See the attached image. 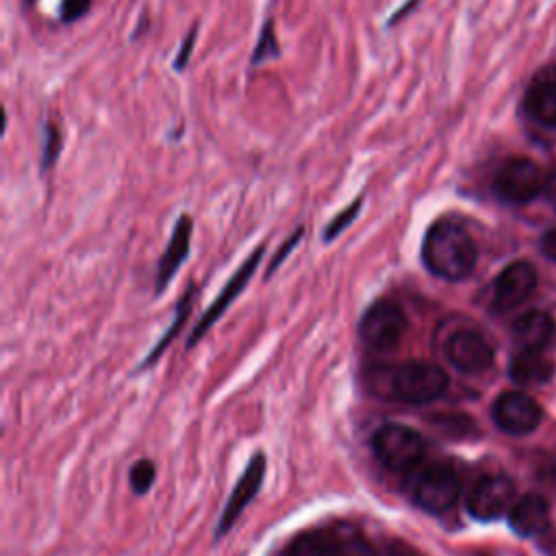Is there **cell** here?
Wrapping results in <instances>:
<instances>
[{"mask_svg": "<svg viewBox=\"0 0 556 556\" xmlns=\"http://www.w3.org/2000/svg\"><path fill=\"white\" fill-rule=\"evenodd\" d=\"M543 252L556 261V226L543 237Z\"/></svg>", "mask_w": 556, "mask_h": 556, "instance_id": "f1b7e54d", "label": "cell"}, {"mask_svg": "<svg viewBox=\"0 0 556 556\" xmlns=\"http://www.w3.org/2000/svg\"><path fill=\"white\" fill-rule=\"evenodd\" d=\"M195 41H198V22L185 33V37H182V41L178 46V52H176L174 63H172L176 72H185L187 70V65L191 61V54H193V48H195Z\"/></svg>", "mask_w": 556, "mask_h": 556, "instance_id": "d4e9b609", "label": "cell"}, {"mask_svg": "<svg viewBox=\"0 0 556 556\" xmlns=\"http://www.w3.org/2000/svg\"><path fill=\"white\" fill-rule=\"evenodd\" d=\"M189 298H191V289H189V291H187V295H185V298L178 302V313H176V319H174L176 324H172V328H169V330L163 334V339H161V341H159V343L152 348V352L148 354V358H146V363H143L141 367H148L150 363H154V358H159V354L165 350V345L172 341V337H174V334L180 330V326H182V321L187 319V315H189V308H191V306H189Z\"/></svg>", "mask_w": 556, "mask_h": 556, "instance_id": "cb8c5ba5", "label": "cell"}, {"mask_svg": "<svg viewBox=\"0 0 556 556\" xmlns=\"http://www.w3.org/2000/svg\"><path fill=\"white\" fill-rule=\"evenodd\" d=\"M91 2L93 0H61L59 2V22L74 24V22L83 20L89 13Z\"/></svg>", "mask_w": 556, "mask_h": 556, "instance_id": "484cf974", "label": "cell"}, {"mask_svg": "<svg viewBox=\"0 0 556 556\" xmlns=\"http://www.w3.org/2000/svg\"><path fill=\"white\" fill-rule=\"evenodd\" d=\"M376 458L395 473H410L426 454L424 437L404 424H384L371 437Z\"/></svg>", "mask_w": 556, "mask_h": 556, "instance_id": "3957f363", "label": "cell"}, {"mask_svg": "<svg viewBox=\"0 0 556 556\" xmlns=\"http://www.w3.org/2000/svg\"><path fill=\"white\" fill-rule=\"evenodd\" d=\"M526 111L534 122L556 128V80H543L530 87L526 96Z\"/></svg>", "mask_w": 556, "mask_h": 556, "instance_id": "e0dca14e", "label": "cell"}, {"mask_svg": "<svg viewBox=\"0 0 556 556\" xmlns=\"http://www.w3.org/2000/svg\"><path fill=\"white\" fill-rule=\"evenodd\" d=\"M302 235H304V228L300 226V228H298V230H295V232H293V235H291V237H289V239L282 243L280 252H278V254L274 256V261L269 263V269H267V274H271V271H274V269H276V267H278L282 261H285V258H287V254H289V252H291V250H293V248L300 243Z\"/></svg>", "mask_w": 556, "mask_h": 556, "instance_id": "4316f807", "label": "cell"}, {"mask_svg": "<svg viewBox=\"0 0 556 556\" xmlns=\"http://www.w3.org/2000/svg\"><path fill=\"white\" fill-rule=\"evenodd\" d=\"M478 258L471 235L452 217L430 224L421 241V261L439 278L463 280L471 274Z\"/></svg>", "mask_w": 556, "mask_h": 556, "instance_id": "7a4b0ae2", "label": "cell"}, {"mask_svg": "<svg viewBox=\"0 0 556 556\" xmlns=\"http://www.w3.org/2000/svg\"><path fill=\"white\" fill-rule=\"evenodd\" d=\"M554 337V321L543 311H528L515 324V339L519 348L543 350Z\"/></svg>", "mask_w": 556, "mask_h": 556, "instance_id": "2e32d148", "label": "cell"}, {"mask_svg": "<svg viewBox=\"0 0 556 556\" xmlns=\"http://www.w3.org/2000/svg\"><path fill=\"white\" fill-rule=\"evenodd\" d=\"M263 252H265V245H258L248 258H245V263L230 276V280L226 282V287L222 289V293L213 300V304L208 306V311L200 317V321L195 324V328H193V332H191V339H189V348L191 345H195L200 339H202V334L219 319V315L230 306V302L243 291V287L248 285V280L254 276V271H256V267H258V263H261V258H263Z\"/></svg>", "mask_w": 556, "mask_h": 556, "instance_id": "8fae6325", "label": "cell"}, {"mask_svg": "<svg viewBox=\"0 0 556 556\" xmlns=\"http://www.w3.org/2000/svg\"><path fill=\"white\" fill-rule=\"evenodd\" d=\"M265 469H267V460H265V454L258 452L250 458L245 471L241 473V478L237 480L224 510H222V517H219V523H217V532L215 536H224L230 532L232 523L241 517V513L245 510V506L254 500V495L258 493L261 484H263V478H265Z\"/></svg>", "mask_w": 556, "mask_h": 556, "instance_id": "9c48e42d", "label": "cell"}, {"mask_svg": "<svg viewBox=\"0 0 556 556\" xmlns=\"http://www.w3.org/2000/svg\"><path fill=\"white\" fill-rule=\"evenodd\" d=\"M278 56H280V43H278V37L274 30V20L267 17L258 30V39L250 54V67H258Z\"/></svg>", "mask_w": 556, "mask_h": 556, "instance_id": "ffe728a7", "label": "cell"}, {"mask_svg": "<svg viewBox=\"0 0 556 556\" xmlns=\"http://www.w3.org/2000/svg\"><path fill=\"white\" fill-rule=\"evenodd\" d=\"M154 478H156V467L150 458H141L137 460L132 467H130V473H128V480H130V489L137 493V495H143L150 491V486L154 484Z\"/></svg>", "mask_w": 556, "mask_h": 556, "instance_id": "603a6c76", "label": "cell"}, {"mask_svg": "<svg viewBox=\"0 0 556 556\" xmlns=\"http://www.w3.org/2000/svg\"><path fill=\"white\" fill-rule=\"evenodd\" d=\"M536 285V271L528 261H515L500 271L493 282V306L497 311H510L519 306Z\"/></svg>", "mask_w": 556, "mask_h": 556, "instance_id": "7c38bea8", "label": "cell"}, {"mask_svg": "<svg viewBox=\"0 0 556 556\" xmlns=\"http://www.w3.org/2000/svg\"><path fill=\"white\" fill-rule=\"evenodd\" d=\"M406 328L408 321L404 311L391 300H378L365 311L358 332L369 350L384 354L393 352L402 343Z\"/></svg>", "mask_w": 556, "mask_h": 556, "instance_id": "5b68a950", "label": "cell"}, {"mask_svg": "<svg viewBox=\"0 0 556 556\" xmlns=\"http://www.w3.org/2000/svg\"><path fill=\"white\" fill-rule=\"evenodd\" d=\"M545 176L541 167L523 156L502 163L493 178V191L508 204H526L545 189Z\"/></svg>", "mask_w": 556, "mask_h": 556, "instance_id": "8992f818", "label": "cell"}, {"mask_svg": "<svg viewBox=\"0 0 556 556\" xmlns=\"http://www.w3.org/2000/svg\"><path fill=\"white\" fill-rule=\"evenodd\" d=\"M419 2H421V0H406V2H402V4L389 15V20L384 22V28H393V26H395L397 22H402Z\"/></svg>", "mask_w": 556, "mask_h": 556, "instance_id": "83f0119b", "label": "cell"}, {"mask_svg": "<svg viewBox=\"0 0 556 556\" xmlns=\"http://www.w3.org/2000/svg\"><path fill=\"white\" fill-rule=\"evenodd\" d=\"M285 556H334L328 528L302 532L291 541Z\"/></svg>", "mask_w": 556, "mask_h": 556, "instance_id": "d6986e66", "label": "cell"}, {"mask_svg": "<svg viewBox=\"0 0 556 556\" xmlns=\"http://www.w3.org/2000/svg\"><path fill=\"white\" fill-rule=\"evenodd\" d=\"M515 484L506 476H486L476 482L467 497V508L476 519L491 521L513 508Z\"/></svg>", "mask_w": 556, "mask_h": 556, "instance_id": "ba28073f", "label": "cell"}, {"mask_svg": "<svg viewBox=\"0 0 556 556\" xmlns=\"http://www.w3.org/2000/svg\"><path fill=\"white\" fill-rule=\"evenodd\" d=\"M508 521L513 530L521 536H534L545 530L549 523V506L543 495L539 493H526L521 495L513 508L508 510Z\"/></svg>", "mask_w": 556, "mask_h": 556, "instance_id": "5bb4252c", "label": "cell"}, {"mask_svg": "<svg viewBox=\"0 0 556 556\" xmlns=\"http://www.w3.org/2000/svg\"><path fill=\"white\" fill-rule=\"evenodd\" d=\"M408 493L419 508L432 515H441L456 504L460 493V482L454 469L443 463H432L424 467L417 465L410 471Z\"/></svg>", "mask_w": 556, "mask_h": 556, "instance_id": "277c9868", "label": "cell"}, {"mask_svg": "<svg viewBox=\"0 0 556 556\" xmlns=\"http://www.w3.org/2000/svg\"><path fill=\"white\" fill-rule=\"evenodd\" d=\"M445 358L463 374H482L493 363L489 341L473 328L454 330L443 345Z\"/></svg>", "mask_w": 556, "mask_h": 556, "instance_id": "52a82bcc", "label": "cell"}, {"mask_svg": "<svg viewBox=\"0 0 556 556\" xmlns=\"http://www.w3.org/2000/svg\"><path fill=\"white\" fill-rule=\"evenodd\" d=\"M554 365L541 350L519 348L508 365V374L517 384H541L552 378Z\"/></svg>", "mask_w": 556, "mask_h": 556, "instance_id": "9a60e30c", "label": "cell"}, {"mask_svg": "<svg viewBox=\"0 0 556 556\" xmlns=\"http://www.w3.org/2000/svg\"><path fill=\"white\" fill-rule=\"evenodd\" d=\"M328 532L332 539L334 556H378L369 539L354 526L337 523V526H330Z\"/></svg>", "mask_w": 556, "mask_h": 556, "instance_id": "ac0fdd59", "label": "cell"}, {"mask_svg": "<svg viewBox=\"0 0 556 556\" xmlns=\"http://www.w3.org/2000/svg\"><path fill=\"white\" fill-rule=\"evenodd\" d=\"M493 421L508 434H528L539 426L541 408L530 395L508 391L493 402Z\"/></svg>", "mask_w": 556, "mask_h": 556, "instance_id": "30bf717a", "label": "cell"}, {"mask_svg": "<svg viewBox=\"0 0 556 556\" xmlns=\"http://www.w3.org/2000/svg\"><path fill=\"white\" fill-rule=\"evenodd\" d=\"M545 195H547V200H549V204L556 208V172L545 180Z\"/></svg>", "mask_w": 556, "mask_h": 556, "instance_id": "f546056e", "label": "cell"}, {"mask_svg": "<svg viewBox=\"0 0 556 556\" xmlns=\"http://www.w3.org/2000/svg\"><path fill=\"white\" fill-rule=\"evenodd\" d=\"M61 150H63V132L54 119H48L43 124V135H41V156H39L41 174H46L56 165Z\"/></svg>", "mask_w": 556, "mask_h": 556, "instance_id": "44dd1931", "label": "cell"}, {"mask_svg": "<svg viewBox=\"0 0 556 556\" xmlns=\"http://www.w3.org/2000/svg\"><path fill=\"white\" fill-rule=\"evenodd\" d=\"M33 2H37V0H24V4H33Z\"/></svg>", "mask_w": 556, "mask_h": 556, "instance_id": "4dcf8cb0", "label": "cell"}, {"mask_svg": "<svg viewBox=\"0 0 556 556\" xmlns=\"http://www.w3.org/2000/svg\"><path fill=\"white\" fill-rule=\"evenodd\" d=\"M369 389L402 404H430L447 389V374L426 361H406L397 365H378L367 371Z\"/></svg>", "mask_w": 556, "mask_h": 556, "instance_id": "6da1fadb", "label": "cell"}, {"mask_svg": "<svg viewBox=\"0 0 556 556\" xmlns=\"http://www.w3.org/2000/svg\"><path fill=\"white\" fill-rule=\"evenodd\" d=\"M191 235H193V219H191V215L182 213L174 224L172 237H169L165 252L156 267V280H154L156 293H163L167 289L169 280L176 276L180 265L187 261L189 248H191Z\"/></svg>", "mask_w": 556, "mask_h": 556, "instance_id": "4fadbf2b", "label": "cell"}, {"mask_svg": "<svg viewBox=\"0 0 556 556\" xmlns=\"http://www.w3.org/2000/svg\"><path fill=\"white\" fill-rule=\"evenodd\" d=\"M361 206H363V198L358 195L354 202H350L345 208H341L326 226H324V232H321V239L324 241H332V239H337L354 219H356V215L361 213Z\"/></svg>", "mask_w": 556, "mask_h": 556, "instance_id": "7402d4cb", "label": "cell"}]
</instances>
